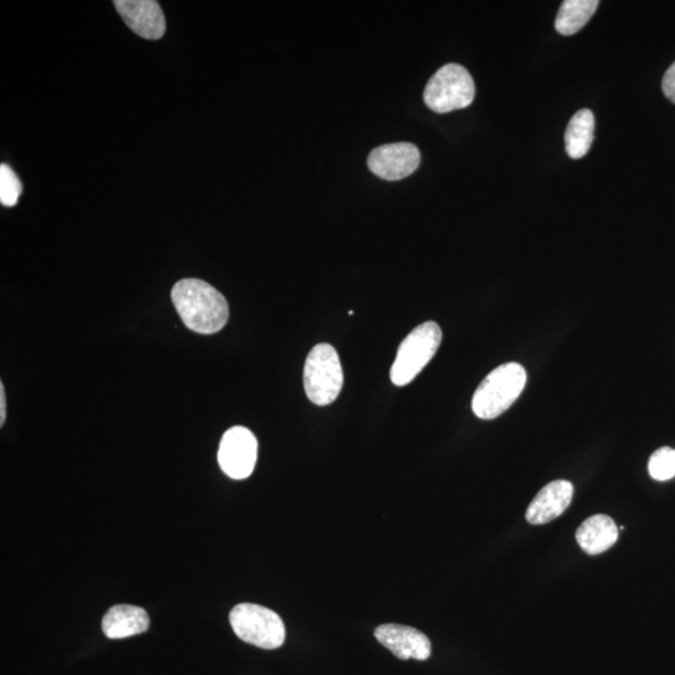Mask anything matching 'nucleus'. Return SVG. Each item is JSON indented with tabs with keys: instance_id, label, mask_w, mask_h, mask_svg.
Listing matches in <instances>:
<instances>
[{
	"instance_id": "obj_1",
	"label": "nucleus",
	"mask_w": 675,
	"mask_h": 675,
	"mask_svg": "<svg viewBox=\"0 0 675 675\" xmlns=\"http://www.w3.org/2000/svg\"><path fill=\"white\" fill-rule=\"evenodd\" d=\"M172 300L185 327L199 334H214L228 323L230 307L224 295L197 278L173 286Z\"/></svg>"
},
{
	"instance_id": "obj_2",
	"label": "nucleus",
	"mask_w": 675,
	"mask_h": 675,
	"mask_svg": "<svg viewBox=\"0 0 675 675\" xmlns=\"http://www.w3.org/2000/svg\"><path fill=\"white\" fill-rule=\"evenodd\" d=\"M527 383V371L518 363H506L489 373L472 395L471 409L480 419H494L519 398Z\"/></svg>"
},
{
	"instance_id": "obj_3",
	"label": "nucleus",
	"mask_w": 675,
	"mask_h": 675,
	"mask_svg": "<svg viewBox=\"0 0 675 675\" xmlns=\"http://www.w3.org/2000/svg\"><path fill=\"white\" fill-rule=\"evenodd\" d=\"M442 343V329L426 322L413 329L402 342L391 368V381L396 386L408 385L432 360Z\"/></svg>"
},
{
	"instance_id": "obj_4",
	"label": "nucleus",
	"mask_w": 675,
	"mask_h": 675,
	"mask_svg": "<svg viewBox=\"0 0 675 675\" xmlns=\"http://www.w3.org/2000/svg\"><path fill=\"white\" fill-rule=\"evenodd\" d=\"M304 390L311 403L324 407L341 394L344 375L340 356L331 344H318L304 366Z\"/></svg>"
},
{
	"instance_id": "obj_5",
	"label": "nucleus",
	"mask_w": 675,
	"mask_h": 675,
	"mask_svg": "<svg viewBox=\"0 0 675 675\" xmlns=\"http://www.w3.org/2000/svg\"><path fill=\"white\" fill-rule=\"evenodd\" d=\"M476 97V84L466 68L445 64L427 84L425 103L438 114L469 107Z\"/></svg>"
},
{
	"instance_id": "obj_6",
	"label": "nucleus",
	"mask_w": 675,
	"mask_h": 675,
	"mask_svg": "<svg viewBox=\"0 0 675 675\" xmlns=\"http://www.w3.org/2000/svg\"><path fill=\"white\" fill-rule=\"evenodd\" d=\"M230 622L235 635L246 643L263 649H277L284 643V623L280 615L266 606L251 603L235 605Z\"/></svg>"
},
{
	"instance_id": "obj_7",
	"label": "nucleus",
	"mask_w": 675,
	"mask_h": 675,
	"mask_svg": "<svg viewBox=\"0 0 675 675\" xmlns=\"http://www.w3.org/2000/svg\"><path fill=\"white\" fill-rule=\"evenodd\" d=\"M258 459V441L246 427H233L219 444L218 463L225 475L241 480L250 477Z\"/></svg>"
},
{
	"instance_id": "obj_8",
	"label": "nucleus",
	"mask_w": 675,
	"mask_h": 675,
	"mask_svg": "<svg viewBox=\"0 0 675 675\" xmlns=\"http://www.w3.org/2000/svg\"><path fill=\"white\" fill-rule=\"evenodd\" d=\"M420 164V151L412 143H392L371 150L370 172L385 181H401L415 173Z\"/></svg>"
},
{
	"instance_id": "obj_9",
	"label": "nucleus",
	"mask_w": 675,
	"mask_h": 675,
	"mask_svg": "<svg viewBox=\"0 0 675 675\" xmlns=\"http://www.w3.org/2000/svg\"><path fill=\"white\" fill-rule=\"evenodd\" d=\"M115 10L137 36L158 40L165 34V16L155 0H116Z\"/></svg>"
},
{
	"instance_id": "obj_10",
	"label": "nucleus",
	"mask_w": 675,
	"mask_h": 675,
	"mask_svg": "<svg viewBox=\"0 0 675 675\" xmlns=\"http://www.w3.org/2000/svg\"><path fill=\"white\" fill-rule=\"evenodd\" d=\"M379 643L402 661H427L432 653L429 638L416 628L401 624H383L375 631Z\"/></svg>"
},
{
	"instance_id": "obj_11",
	"label": "nucleus",
	"mask_w": 675,
	"mask_h": 675,
	"mask_svg": "<svg viewBox=\"0 0 675 675\" xmlns=\"http://www.w3.org/2000/svg\"><path fill=\"white\" fill-rule=\"evenodd\" d=\"M573 486L568 480H554L540 491L528 506L526 519L530 525H547L562 516L572 503Z\"/></svg>"
},
{
	"instance_id": "obj_12",
	"label": "nucleus",
	"mask_w": 675,
	"mask_h": 675,
	"mask_svg": "<svg viewBox=\"0 0 675 675\" xmlns=\"http://www.w3.org/2000/svg\"><path fill=\"white\" fill-rule=\"evenodd\" d=\"M149 615L140 606L121 604L112 606L101 622L109 639H123L142 635L149 628Z\"/></svg>"
},
{
	"instance_id": "obj_13",
	"label": "nucleus",
	"mask_w": 675,
	"mask_h": 675,
	"mask_svg": "<svg viewBox=\"0 0 675 675\" xmlns=\"http://www.w3.org/2000/svg\"><path fill=\"white\" fill-rule=\"evenodd\" d=\"M619 529L614 520L603 514L590 517L577 530V542L581 550L598 555L611 550L617 543Z\"/></svg>"
},
{
	"instance_id": "obj_14",
	"label": "nucleus",
	"mask_w": 675,
	"mask_h": 675,
	"mask_svg": "<svg viewBox=\"0 0 675 675\" xmlns=\"http://www.w3.org/2000/svg\"><path fill=\"white\" fill-rule=\"evenodd\" d=\"M596 121L590 109H581L573 115L565 132V150L573 159L587 156L594 139Z\"/></svg>"
},
{
	"instance_id": "obj_15",
	"label": "nucleus",
	"mask_w": 675,
	"mask_h": 675,
	"mask_svg": "<svg viewBox=\"0 0 675 675\" xmlns=\"http://www.w3.org/2000/svg\"><path fill=\"white\" fill-rule=\"evenodd\" d=\"M599 2L597 0H565L555 20V29L562 36H573L592 20Z\"/></svg>"
},
{
	"instance_id": "obj_16",
	"label": "nucleus",
	"mask_w": 675,
	"mask_h": 675,
	"mask_svg": "<svg viewBox=\"0 0 675 675\" xmlns=\"http://www.w3.org/2000/svg\"><path fill=\"white\" fill-rule=\"evenodd\" d=\"M649 475L660 482L675 477V450L670 446L658 450L648 463Z\"/></svg>"
},
{
	"instance_id": "obj_17",
	"label": "nucleus",
	"mask_w": 675,
	"mask_h": 675,
	"mask_svg": "<svg viewBox=\"0 0 675 675\" xmlns=\"http://www.w3.org/2000/svg\"><path fill=\"white\" fill-rule=\"evenodd\" d=\"M23 185L10 165H0V202L14 207L21 197Z\"/></svg>"
},
{
	"instance_id": "obj_18",
	"label": "nucleus",
	"mask_w": 675,
	"mask_h": 675,
	"mask_svg": "<svg viewBox=\"0 0 675 675\" xmlns=\"http://www.w3.org/2000/svg\"><path fill=\"white\" fill-rule=\"evenodd\" d=\"M662 88L664 96L675 105V62L670 66V70L665 72Z\"/></svg>"
},
{
	"instance_id": "obj_19",
	"label": "nucleus",
	"mask_w": 675,
	"mask_h": 675,
	"mask_svg": "<svg viewBox=\"0 0 675 675\" xmlns=\"http://www.w3.org/2000/svg\"><path fill=\"white\" fill-rule=\"evenodd\" d=\"M7 416L5 392L3 383H0V426L4 425Z\"/></svg>"
}]
</instances>
